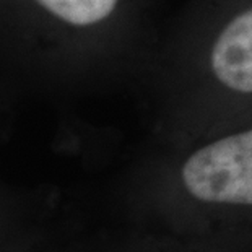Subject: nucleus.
<instances>
[{"instance_id": "2", "label": "nucleus", "mask_w": 252, "mask_h": 252, "mask_svg": "<svg viewBox=\"0 0 252 252\" xmlns=\"http://www.w3.org/2000/svg\"><path fill=\"white\" fill-rule=\"evenodd\" d=\"M210 67L223 87L252 93V7L234 17L218 34Z\"/></svg>"}, {"instance_id": "1", "label": "nucleus", "mask_w": 252, "mask_h": 252, "mask_svg": "<svg viewBox=\"0 0 252 252\" xmlns=\"http://www.w3.org/2000/svg\"><path fill=\"white\" fill-rule=\"evenodd\" d=\"M179 182L203 210L234 215L226 252H252V127L194 150L181 164Z\"/></svg>"}, {"instance_id": "4", "label": "nucleus", "mask_w": 252, "mask_h": 252, "mask_svg": "<svg viewBox=\"0 0 252 252\" xmlns=\"http://www.w3.org/2000/svg\"><path fill=\"white\" fill-rule=\"evenodd\" d=\"M138 252H198L179 239H153L147 241V246H140Z\"/></svg>"}, {"instance_id": "3", "label": "nucleus", "mask_w": 252, "mask_h": 252, "mask_svg": "<svg viewBox=\"0 0 252 252\" xmlns=\"http://www.w3.org/2000/svg\"><path fill=\"white\" fill-rule=\"evenodd\" d=\"M42 13L72 28L101 25L116 12L119 0H26Z\"/></svg>"}]
</instances>
